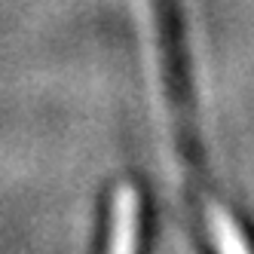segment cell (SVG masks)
<instances>
[{
  "instance_id": "6da1fadb",
  "label": "cell",
  "mask_w": 254,
  "mask_h": 254,
  "mask_svg": "<svg viewBox=\"0 0 254 254\" xmlns=\"http://www.w3.org/2000/svg\"><path fill=\"white\" fill-rule=\"evenodd\" d=\"M95 224L104 236V254H153V199L147 181L126 175L104 187Z\"/></svg>"
}]
</instances>
